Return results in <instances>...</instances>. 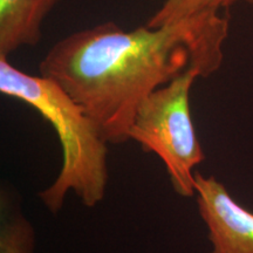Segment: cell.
Instances as JSON below:
<instances>
[{"label": "cell", "instance_id": "obj_1", "mask_svg": "<svg viewBox=\"0 0 253 253\" xmlns=\"http://www.w3.org/2000/svg\"><path fill=\"white\" fill-rule=\"evenodd\" d=\"M227 34L220 14L131 31L107 21L60 39L39 71L80 104L107 143H123L150 93L190 69L201 78L219 69Z\"/></svg>", "mask_w": 253, "mask_h": 253}, {"label": "cell", "instance_id": "obj_2", "mask_svg": "<svg viewBox=\"0 0 253 253\" xmlns=\"http://www.w3.org/2000/svg\"><path fill=\"white\" fill-rule=\"evenodd\" d=\"M0 91L36 109L58 135L62 164L55 181L39 194L45 207L58 212L69 191L88 208L99 204L108 184V143L80 104L56 82L27 74L1 55Z\"/></svg>", "mask_w": 253, "mask_h": 253}, {"label": "cell", "instance_id": "obj_3", "mask_svg": "<svg viewBox=\"0 0 253 253\" xmlns=\"http://www.w3.org/2000/svg\"><path fill=\"white\" fill-rule=\"evenodd\" d=\"M197 78L190 69L150 93L129 129V140L162 161L172 189L186 198L196 197L194 170L205 160L190 109V91Z\"/></svg>", "mask_w": 253, "mask_h": 253}, {"label": "cell", "instance_id": "obj_4", "mask_svg": "<svg viewBox=\"0 0 253 253\" xmlns=\"http://www.w3.org/2000/svg\"><path fill=\"white\" fill-rule=\"evenodd\" d=\"M196 201L207 224L210 253H253V212L237 203L223 183L196 172Z\"/></svg>", "mask_w": 253, "mask_h": 253}, {"label": "cell", "instance_id": "obj_5", "mask_svg": "<svg viewBox=\"0 0 253 253\" xmlns=\"http://www.w3.org/2000/svg\"><path fill=\"white\" fill-rule=\"evenodd\" d=\"M59 0H0V55L36 46L42 25Z\"/></svg>", "mask_w": 253, "mask_h": 253}, {"label": "cell", "instance_id": "obj_6", "mask_svg": "<svg viewBox=\"0 0 253 253\" xmlns=\"http://www.w3.org/2000/svg\"><path fill=\"white\" fill-rule=\"evenodd\" d=\"M236 4H253V0H164L147 25L161 27L192 18L218 15L221 9Z\"/></svg>", "mask_w": 253, "mask_h": 253}, {"label": "cell", "instance_id": "obj_7", "mask_svg": "<svg viewBox=\"0 0 253 253\" xmlns=\"http://www.w3.org/2000/svg\"><path fill=\"white\" fill-rule=\"evenodd\" d=\"M19 243L21 249L26 253L33 252V233L30 224L19 217L12 223L2 221L1 227V253H20Z\"/></svg>", "mask_w": 253, "mask_h": 253}]
</instances>
